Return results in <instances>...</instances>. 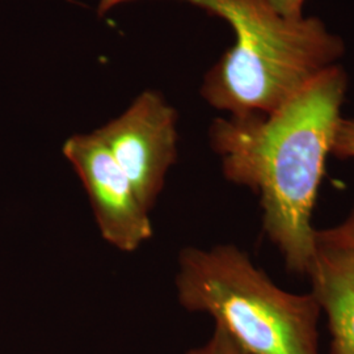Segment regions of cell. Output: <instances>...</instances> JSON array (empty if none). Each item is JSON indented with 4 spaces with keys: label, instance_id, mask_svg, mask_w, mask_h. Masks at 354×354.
<instances>
[{
    "label": "cell",
    "instance_id": "obj_7",
    "mask_svg": "<svg viewBox=\"0 0 354 354\" xmlns=\"http://www.w3.org/2000/svg\"><path fill=\"white\" fill-rule=\"evenodd\" d=\"M184 354H248L234 342L225 330L214 327L212 336L206 342L194 346Z\"/></svg>",
    "mask_w": 354,
    "mask_h": 354
},
{
    "label": "cell",
    "instance_id": "obj_1",
    "mask_svg": "<svg viewBox=\"0 0 354 354\" xmlns=\"http://www.w3.org/2000/svg\"><path fill=\"white\" fill-rule=\"evenodd\" d=\"M346 88L335 64L277 111L219 117L209 129L223 175L256 194L268 239L298 276L307 277L317 252L313 215Z\"/></svg>",
    "mask_w": 354,
    "mask_h": 354
},
{
    "label": "cell",
    "instance_id": "obj_6",
    "mask_svg": "<svg viewBox=\"0 0 354 354\" xmlns=\"http://www.w3.org/2000/svg\"><path fill=\"white\" fill-rule=\"evenodd\" d=\"M307 277L327 315L330 353L354 354V250L317 238Z\"/></svg>",
    "mask_w": 354,
    "mask_h": 354
},
{
    "label": "cell",
    "instance_id": "obj_9",
    "mask_svg": "<svg viewBox=\"0 0 354 354\" xmlns=\"http://www.w3.org/2000/svg\"><path fill=\"white\" fill-rule=\"evenodd\" d=\"M317 235L323 241L336 243L354 250V207L342 223L326 230H317Z\"/></svg>",
    "mask_w": 354,
    "mask_h": 354
},
{
    "label": "cell",
    "instance_id": "obj_10",
    "mask_svg": "<svg viewBox=\"0 0 354 354\" xmlns=\"http://www.w3.org/2000/svg\"><path fill=\"white\" fill-rule=\"evenodd\" d=\"M266 4L283 17L301 19L304 17V4L306 0H264Z\"/></svg>",
    "mask_w": 354,
    "mask_h": 354
},
{
    "label": "cell",
    "instance_id": "obj_2",
    "mask_svg": "<svg viewBox=\"0 0 354 354\" xmlns=\"http://www.w3.org/2000/svg\"><path fill=\"white\" fill-rule=\"evenodd\" d=\"M184 1L234 29L235 44L207 71L201 87L206 102L228 115L277 111L345 53L344 41L320 19H288L264 0Z\"/></svg>",
    "mask_w": 354,
    "mask_h": 354
},
{
    "label": "cell",
    "instance_id": "obj_5",
    "mask_svg": "<svg viewBox=\"0 0 354 354\" xmlns=\"http://www.w3.org/2000/svg\"><path fill=\"white\" fill-rule=\"evenodd\" d=\"M96 134L151 212L177 160V113L155 91H145Z\"/></svg>",
    "mask_w": 354,
    "mask_h": 354
},
{
    "label": "cell",
    "instance_id": "obj_3",
    "mask_svg": "<svg viewBox=\"0 0 354 354\" xmlns=\"http://www.w3.org/2000/svg\"><path fill=\"white\" fill-rule=\"evenodd\" d=\"M175 289L184 310L212 317L248 354H319L314 294L281 289L234 244L184 248Z\"/></svg>",
    "mask_w": 354,
    "mask_h": 354
},
{
    "label": "cell",
    "instance_id": "obj_4",
    "mask_svg": "<svg viewBox=\"0 0 354 354\" xmlns=\"http://www.w3.org/2000/svg\"><path fill=\"white\" fill-rule=\"evenodd\" d=\"M62 152L84 188L104 241L124 253L151 241V212L95 130L68 137Z\"/></svg>",
    "mask_w": 354,
    "mask_h": 354
},
{
    "label": "cell",
    "instance_id": "obj_11",
    "mask_svg": "<svg viewBox=\"0 0 354 354\" xmlns=\"http://www.w3.org/2000/svg\"><path fill=\"white\" fill-rule=\"evenodd\" d=\"M127 1H133V0H99V8L97 10H99L100 15H104V13L112 11L117 6L124 4Z\"/></svg>",
    "mask_w": 354,
    "mask_h": 354
},
{
    "label": "cell",
    "instance_id": "obj_8",
    "mask_svg": "<svg viewBox=\"0 0 354 354\" xmlns=\"http://www.w3.org/2000/svg\"><path fill=\"white\" fill-rule=\"evenodd\" d=\"M330 153L339 159H354V118L340 120Z\"/></svg>",
    "mask_w": 354,
    "mask_h": 354
}]
</instances>
